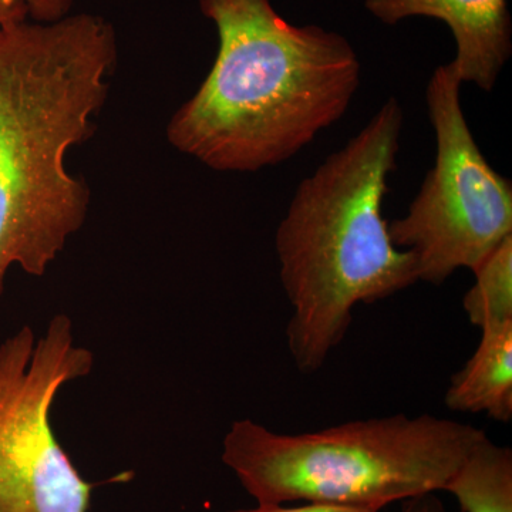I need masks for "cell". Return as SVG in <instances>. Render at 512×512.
<instances>
[{
  "label": "cell",
  "mask_w": 512,
  "mask_h": 512,
  "mask_svg": "<svg viewBox=\"0 0 512 512\" xmlns=\"http://www.w3.org/2000/svg\"><path fill=\"white\" fill-rule=\"evenodd\" d=\"M116 57L100 16L0 28V296L12 266L45 275L86 221L89 190L66 156L92 134Z\"/></svg>",
  "instance_id": "1"
},
{
  "label": "cell",
  "mask_w": 512,
  "mask_h": 512,
  "mask_svg": "<svg viewBox=\"0 0 512 512\" xmlns=\"http://www.w3.org/2000/svg\"><path fill=\"white\" fill-rule=\"evenodd\" d=\"M218 53L167 136L215 171L252 173L291 160L338 123L360 86L362 64L345 36L296 26L271 0H198Z\"/></svg>",
  "instance_id": "2"
},
{
  "label": "cell",
  "mask_w": 512,
  "mask_h": 512,
  "mask_svg": "<svg viewBox=\"0 0 512 512\" xmlns=\"http://www.w3.org/2000/svg\"><path fill=\"white\" fill-rule=\"evenodd\" d=\"M403 121L402 104L390 97L303 178L276 229L279 276L292 308L286 340L302 373L325 365L349 332L357 305L419 282L413 255L393 244L383 217Z\"/></svg>",
  "instance_id": "3"
},
{
  "label": "cell",
  "mask_w": 512,
  "mask_h": 512,
  "mask_svg": "<svg viewBox=\"0 0 512 512\" xmlns=\"http://www.w3.org/2000/svg\"><path fill=\"white\" fill-rule=\"evenodd\" d=\"M484 430L420 416L355 420L308 433L234 421L222 461L256 504L330 503L380 511L446 490Z\"/></svg>",
  "instance_id": "4"
},
{
  "label": "cell",
  "mask_w": 512,
  "mask_h": 512,
  "mask_svg": "<svg viewBox=\"0 0 512 512\" xmlns=\"http://www.w3.org/2000/svg\"><path fill=\"white\" fill-rule=\"evenodd\" d=\"M451 64L431 74L427 111L436 134V161L409 211L390 222L397 248L410 252L417 279L441 285L457 269L476 271L512 235V183L481 153L461 106Z\"/></svg>",
  "instance_id": "5"
},
{
  "label": "cell",
  "mask_w": 512,
  "mask_h": 512,
  "mask_svg": "<svg viewBox=\"0 0 512 512\" xmlns=\"http://www.w3.org/2000/svg\"><path fill=\"white\" fill-rule=\"evenodd\" d=\"M93 367L63 313L40 338L25 325L0 343V512H89L96 484L57 440L52 412L60 390Z\"/></svg>",
  "instance_id": "6"
},
{
  "label": "cell",
  "mask_w": 512,
  "mask_h": 512,
  "mask_svg": "<svg viewBox=\"0 0 512 512\" xmlns=\"http://www.w3.org/2000/svg\"><path fill=\"white\" fill-rule=\"evenodd\" d=\"M370 15L384 25L410 18L446 23L456 40L450 62L461 83L491 92L512 55L508 0H365Z\"/></svg>",
  "instance_id": "7"
},
{
  "label": "cell",
  "mask_w": 512,
  "mask_h": 512,
  "mask_svg": "<svg viewBox=\"0 0 512 512\" xmlns=\"http://www.w3.org/2000/svg\"><path fill=\"white\" fill-rule=\"evenodd\" d=\"M444 403L458 413L512 420V322L481 329L476 352L451 377Z\"/></svg>",
  "instance_id": "8"
},
{
  "label": "cell",
  "mask_w": 512,
  "mask_h": 512,
  "mask_svg": "<svg viewBox=\"0 0 512 512\" xmlns=\"http://www.w3.org/2000/svg\"><path fill=\"white\" fill-rule=\"evenodd\" d=\"M447 493L463 512H512V451L484 439L458 468Z\"/></svg>",
  "instance_id": "9"
},
{
  "label": "cell",
  "mask_w": 512,
  "mask_h": 512,
  "mask_svg": "<svg viewBox=\"0 0 512 512\" xmlns=\"http://www.w3.org/2000/svg\"><path fill=\"white\" fill-rule=\"evenodd\" d=\"M473 274L476 282L463 299L470 322L480 329L512 322V235Z\"/></svg>",
  "instance_id": "10"
},
{
  "label": "cell",
  "mask_w": 512,
  "mask_h": 512,
  "mask_svg": "<svg viewBox=\"0 0 512 512\" xmlns=\"http://www.w3.org/2000/svg\"><path fill=\"white\" fill-rule=\"evenodd\" d=\"M73 0H0V28L33 20L50 23L69 15Z\"/></svg>",
  "instance_id": "11"
},
{
  "label": "cell",
  "mask_w": 512,
  "mask_h": 512,
  "mask_svg": "<svg viewBox=\"0 0 512 512\" xmlns=\"http://www.w3.org/2000/svg\"><path fill=\"white\" fill-rule=\"evenodd\" d=\"M228 512H379L370 508L330 503H303L302 505L256 504L254 508H241Z\"/></svg>",
  "instance_id": "12"
},
{
  "label": "cell",
  "mask_w": 512,
  "mask_h": 512,
  "mask_svg": "<svg viewBox=\"0 0 512 512\" xmlns=\"http://www.w3.org/2000/svg\"><path fill=\"white\" fill-rule=\"evenodd\" d=\"M400 512H447L439 498L434 494L423 495V497L413 498V500L404 501L402 511Z\"/></svg>",
  "instance_id": "13"
}]
</instances>
